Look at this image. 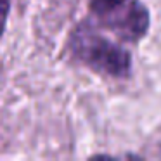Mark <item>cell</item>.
<instances>
[{
	"label": "cell",
	"instance_id": "cell-2",
	"mask_svg": "<svg viewBox=\"0 0 161 161\" xmlns=\"http://www.w3.org/2000/svg\"><path fill=\"white\" fill-rule=\"evenodd\" d=\"M99 25L109 30L121 42L137 43L147 35L151 26V12L140 0H125L121 5L99 18Z\"/></svg>",
	"mask_w": 161,
	"mask_h": 161
},
{
	"label": "cell",
	"instance_id": "cell-1",
	"mask_svg": "<svg viewBox=\"0 0 161 161\" xmlns=\"http://www.w3.org/2000/svg\"><path fill=\"white\" fill-rule=\"evenodd\" d=\"M69 52L78 63L104 76L126 78L132 69L128 50L97 33L88 21H81L71 31Z\"/></svg>",
	"mask_w": 161,
	"mask_h": 161
},
{
	"label": "cell",
	"instance_id": "cell-3",
	"mask_svg": "<svg viewBox=\"0 0 161 161\" xmlns=\"http://www.w3.org/2000/svg\"><path fill=\"white\" fill-rule=\"evenodd\" d=\"M125 0H88V7L90 12L97 18H102L108 12H111L113 9H116L118 5H121Z\"/></svg>",
	"mask_w": 161,
	"mask_h": 161
},
{
	"label": "cell",
	"instance_id": "cell-4",
	"mask_svg": "<svg viewBox=\"0 0 161 161\" xmlns=\"http://www.w3.org/2000/svg\"><path fill=\"white\" fill-rule=\"evenodd\" d=\"M9 12H11V0H0V38L5 31Z\"/></svg>",
	"mask_w": 161,
	"mask_h": 161
}]
</instances>
